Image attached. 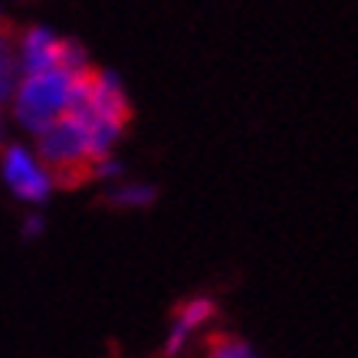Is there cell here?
<instances>
[{
    "instance_id": "11",
    "label": "cell",
    "mask_w": 358,
    "mask_h": 358,
    "mask_svg": "<svg viewBox=\"0 0 358 358\" xmlns=\"http://www.w3.org/2000/svg\"><path fill=\"white\" fill-rule=\"evenodd\" d=\"M0 30H3V10H0Z\"/></svg>"
},
{
    "instance_id": "10",
    "label": "cell",
    "mask_w": 358,
    "mask_h": 358,
    "mask_svg": "<svg viewBox=\"0 0 358 358\" xmlns=\"http://www.w3.org/2000/svg\"><path fill=\"white\" fill-rule=\"evenodd\" d=\"M3 125H7V115H3V106H0V141H3Z\"/></svg>"
},
{
    "instance_id": "4",
    "label": "cell",
    "mask_w": 358,
    "mask_h": 358,
    "mask_svg": "<svg viewBox=\"0 0 358 358\" xmlns=\"http://www.w3.org/2000/svg\"><path fill=\"white\" fill-rule=\"evenodd\" d=\"M13 43H17L23 73H40V69H53V66H66V69H76V73L92 69L86 46L79 40L59 36L56 30L40 27V23L20 30V36H13Z\"/></svg>"
},
{
    "instance_id": "9",
    "label": "cell",
    "mask_w": 358,
    "mask_h": 358,
    "mask_svg": "<svg viewBox=\"0 0 358 358\" xmlns=\"http://www.w3.org/2000/svg\"><path fill=\"white\" fill-rule=\"evenodd\" d=\"M43 230H46V217L36 210V207H30V214L23 217V227H20L23 240H40L43 237Z\"/></svg>"
},
{
    "instance_id": "1",
    "label": "cell",
    "mask_w": 358,
    "mask_h": 358,
    "mask_svg": "<svg viewBox=\"0 0 358 358\" xmlns=\"http://www.w3.org/2000/svg\"><path fill=\"white\" fill-rule=\"evenodd\" d=\"M86 73L53 66V69H40V73H23L20 86L7 102V115L23 135H40L50 129L53 122L79 109L83 102V89H86Z\"/></svg>"
},
{
    "instance_id": "6",
    "label": "cell",
    "mask_w": 358,
    "mask_h": 358,
    "mask_svg": "<svg viewBox=\"0 0 358 358\" xmlns=\"http://www.w3.org/2000/svg\"><path fill=\"white\" fill-rule=\"evenodd\" d=\"M155 185L148 181H129V178H119V181H112L106 185V201L112 207H119V210H145V207L155 204Z\"/></svg>"
},
{
    "instance_id": "8",
    "label": "cell",
    "mask_w": 358,
    "mask_h": 358,
    "mask_svg": "<svg viewBox=\"0 0 358 358\" xmlns=\"http://www.w3.org/2000/svg\"><path fill=\"white\" fill-rule=\"evenodd\" d=\"M204 358H260V352L250 345L247 338L230 336V332H214L207 338Z\"/></svg>"
},
{
    "instance_id": "7",
    "label": "cell",
    "mask_w": 358,
    "mask_h": 358,
    "mask_svg": "<svg viewBox=\"0 0 358 358\" xmlns=\"http://www.w3.org/2000/svg\"><path fill=\"white\" fill-rule=\"evenodd\" d=\"M23 79V66L17 56V43L7 30H0V106L7 109V102L13 99L17 86Z\"/></svg>"
},
{
    "instance_id": "3",
    "label": "cell",
    "mask_w": 358,
    "mask_h": 358,
    "mask_svg": "<svg viewBox=\"0 0 358 358\" xmlns=\"http://www.w3.org/2000/svg\"><path fill=\"white\" fill-rule=\"evenodd\" d=\"M0 185L7 187L13 201L27 207L46 204L59 187L50 164L27 141H0Z\"/></svg>"
},
{
    "instance_id": "2",
    "label": "cell",
    "mask_w": 358,
    "mask_h": 358,
    "mask_svg": "<svg viewBox=\"0 0 358 358\" xmlns=\"http://www.w3.org/2000/svg\"><path fill=\"white\" fill-rule=\"evenodd\" d=\"M33 148L50 164V171L56 174L59 187H73L79 181H89V171L99 162L96 145H92V131H89V122L83 119V112H69L59 122H53L50 129H43L40 135H33Z\"/></svg>"
},
{
    "instance_id": "5",
    "label": "cell",
    "mask_w": 358,
    "mask_h": 358,
    "mask_svg": "<svg viewBox=\"0 0 358 358\" xmlns=\"http://www.w3.org/2000/svg\"><path fill=\"white\" fill-rule=\"evenodd\" d=\"M214 315H217V306H214L210 296H191V299H185V303L174 309L171 326L164 332V345H162L164 358L185 355V348L191 345V338H194L197 332H204V329L214 322Z\"/></svg>"
}]
</instances>
